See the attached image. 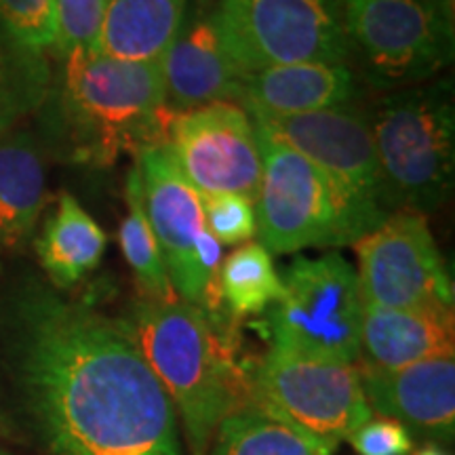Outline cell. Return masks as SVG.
I'll list each match as a JSON object with an SVG mask.
<instances>
[{
  "instance_id": "17",
  "label": "cell",
  "mask_w": 455,
  "mask_h": 455,
  "mask_svg": "<svg viewBox=\"0 0 455 455\" xmlns=\"http://www.w3.org/2000/svg\"><path fill=\"white\" fill-rule=\"evenodd\" d=\"M451 308H382L363 306L361 356L365 367L401 369L428 358L453 356Z\"/></svg>"
},
{
  "instance_id": "5",
  "label": "cell",
  "mask_w": 455,
  "mask_h": 455,
  "mask_svg": "<svg viewBox=\"0 0 455 455\" xmlns=\"http://www.w3.org/2000/svg\"><path fill=\"white\" fill-rule=\"evenodd\" d=\"M255 129L264 163L255 215L270 253L341 247L367 235V226L321 169L258 124Z\"/></svg>"
},
{
  "instance_id": "18",
  "label": "cell",
  "mask_w": 455,
  "mask_h": 455,
  "mask_svg": "<svg viewBox=\"0 0 455 455\" xmlns=\"http://www.w3.org/2000/svg\"><path fill=\"white\" fill-rule=\"evenodd\" d=\"M188 11V0H108L98 51L112 60L161 64Z\"/></svg>"
},
{
  "instance_id": "15",
  "label": "cell",
  "mask_w": 455,
  "mask_h": 455,
  "mask_svg": "<svg viewBox=\"0 0 455 455\" xmlns=\"http://www.w3.org/2000/svg\"><path fill=\"white\" fill-rule=\"evenodd\" d=\"M371 413L424 435L451 439L455 428V358L439 356L401 369L361 371Z\"/></svg>"
},
{
  "instance_id": "3",
  "label": "cell",
  "mask_w": 455,
  "mask_h": 455,
  "mask_svg": "<svg viewBox=\"0 0 455 455\" xmlns=\"http://www.w3.org/2000/svg\"><path fill=\"white\" fill-rule=\"evenodd\" d=\"M124 325L180 413L192 455H207L232 409L230 369L209 316L180 298H144Z\"/></svg>"
},
{
  "instance_id": "16",
  "label": "cell",
  "mask_w": 455,
  "mask_h": 455,
  "mask_svg": "<svg viewBox=\"0 0 455 455\" xmlns=\"http://www.w3.org/2000/svg\"><path fill=\"white\" fill-rule=\"evenodd\" d=\"M355 95L356 78L348 66L308 61L251 72L241 106L255 116L284 118L348 106Z\"/></svg>"
},
{
  "instance_id": "25",
  "label": "cell",
  "mask_w": 455,
  "mask_h": 455,
  "mask_svg": "<svg viewBox=\"0 0 455 455\" xmlns=\"http://www.w3.org/2000/svg\"><path fill=\"white\" fill-rule=\"evenodd\" d=\"M108 0H53V51H98Z\"/></svg>"
},
{
  "instance_id": "32",
  "label": "cell",
  "mask_w": 455,
  "mask_h": 455,
  "mask_svg": "<svg viewBox=\"0 0 455 455\" xmlns=\"http://www.w3.org/2000/svg\"><path fill=\"white\" fill-rule=\"evenodd\" d=\"M0 455H11V453H7V451H3V449H0Z\"/></svg>"
},
{
  "instance_id": "19",
  "label": "cell",
  "mask_w": 455,
  "mask_h": 455,
  "mask_svg": "<svg viewBox=\"0 0 455 455\" xmlns=\"http://www.w3.org/2000/svg\"><path fill=\"white\" fill-rule=\"evenodd\" d=\"M47 196L41 148L28 133L0 135V251L32 236Z\"/></svg>"
},
{
  "instance_id": "24",
  "label": "cell",
  "mask_w": 455,
  "mask_h": 455,
  "mask_svg": "<svg viewBox=\"0 0 455 455\" xmlns=\"http://www.w3.org/2000/svg\"><path fill=\"white\" fill-rule=\"evenodd\" d=\"M47 87L44 57L17 47L0 34V135L43 104Z\"/></svg>"
},
{
  "instance_id": "10",
  "label": "cell",
  "mask_w": 455,
  "mask_h": 455,
  "mask_svg": "<svg viewBox=\"0 0 455 455\" xmlns=\"http://www.w3.org/2000/svg\"><path fill=\"white\" fill-rule=\"evenodd\" d=\"M350 49L379 89H403L439 74L453 51V28L428 0H339Z\"/></svg>"
},
{
  "instance_id": "23",
  "label": "cell",
  "mask_w": 455,
  "mask_h": 455,
  "mask_svg": "<svg viewBox=\"0 0 455 455\" xmlns=\"http://www.w3.org/2000/svg\"><path fill=\"white\" fill-rule=\"evenodd\" d=\"M124 196H127V215H124L121 228H118V243H121L124 259H127L129 268L133 270L146 298L175 299L178 295L171 287L161 247H158L155 232H152L150 221H148L144 196H141L140 171L135 164L127 173Z\"/></svg>"
},
{
  "instance_id": "13",
  "label": "cell",
  "mask_w": 455,
  "mask_h": 455,
  "mask_svg": "<svg viewBox=\"0 0 455 455\" xmlns=\"http://www.w3.org/2000/svg\"><path fill=\"white\" fill-rule=\"evenodd\" d=\"M251 116L266 133L321 169L369 232L388 218L367 118L348 106L284 118Z\"/></svg>"
},
{
  "instance_id": "30",
  "label": "cell",
  "mask_w": 455,
  "mask_h": 455,
  "mask_svg": "<svg viewBox=\"0 0 455 455\" xmlns=\"http://www.w3.org/2000/svg\"><path fill=\"white\" fill-rule=\"evenodd\" d=\"M221 0H195L196 4V11H201V13H212L220 7Z\"/></svg>"
},
{
  "instance_id": "21",
  "label": "cell",
  "mask_w": 455,
  "mask_h": 455,
  "mask_svg": "<svg viewBox=\"0 0 455 455\" xmlns=\"http://www.w3.org/2000/svg\"><path fill=\"white\" fill-rule=\"evenodd\" d=\"M335 449L255 403L230 409L212 443V455H333Z\"/></svg>"
},
{
  "instance_id": "14",
  "label": "cell",
  "mask_w": 455,
  "mask_h": 455,
  "mask_svg": "<svg viewBox=\"0 0 455 455\" xmlns=\"http://www.w3.org/2000/svg\"><path fill=\"white\" fill-rule=\"evenodd\" d=\"M164 104L175 112L207 104H243L247 74L220 30L215 11H188L178 36L161 60Z\"/></svg>"
},
{
  "instance_id": "29",
  "label": "cell",
  "mask_w": 455,
  "mask_h": 455,
  "mask_svg": "<svg viewBox=\"0 0 455 455\" xmlns=\"http://www.w3.org/2000/svg\"><path fill=\"white\" fill-rule=\"evenodd\" d=\"M428 3L435 7L436 13L441 15V20L445 21L447 26L453 28V15H455V0H428Z\"/></svg>"
},
{
  "instance_id": "11",
  "label": "cell",
  "mask_w": 455,
  "mask_h": 455,
  "mask_svg": "<svg viewBox=\"0 0 455 455\" xmlns=\"http://www.w3.org/2000/svg\"><path fill=\"white\" fill-rule=\"evenodd\" d=\"M164 150L198 195H241L255 203L261 181V148L251 114L220 101L167 114Z\"/></svg>"
},
{
  "instance_id": "1",
  "label": "cell",
  "mask_w": 455,
  "mask_h": 455,
  "mask_svg": "<svg viewBox=\"0 0 455 455\" xmlns=\"http://www.w3.org/2000/svg\"><path fill=\"white\" fill-rule=\"evenodd\" d=\"M11 356L51 455H184L173 403L124 321L32 287L13 306Z\"/></svg>"
},
{
  "instance_id": "7",
  "label": "cell",
  "mask_w": 455,
  "mask_h": 455,
  "mask_svg": "<svg viewBox=\"0 0 455 455\" xmlns=\"http://www.w3.org/2000/svg\"><path fill=\"white\" fill-rule=\"evenodd\" d=\"M144 209L167 268L171 287L186 304L212 315L218 308L221 244L204 226L203 196L188 184L164 146L135 155Z\"/></svg>"
},
{
  "instance_id": "22",
  "label": "cell",
  "mask_w": 455,
  "mask_h": 455,
  "mask_svg": "<svg viewBox=\"0 0 455 455\" xmlns=\"http://www.w3.org/2000/svg\"><path fill=\"white\" fill-rule=\"evenodd\" d=\"M283 291L272 253L261 243H243L221 259L218 293L235 316L261 315L283 298Z\"/></svg>"
},
{
  "instance_id": "8",
  "label": "cell",
  "mask_w": 455,
  "mask_h": 455,
  "mask_svg": "<svg viewBox=\"0 0 455 455\" xmlns=\"http://www.w3.org/2000/svg\"><path fill=\"white\" fill-rule=\"evenodd\" d=\"M215 15L247 76L270 66L344 64L352 53L339 0H221Z\"/></svg>"
},
{
  "instance_id": "20",
  "label": "cell",
  "mask_w": 455,
  "mask_h": 455,
  "mask_svg": "<svg viewBox=\"0 0 455 455\" xmlns=\"http://www.w3.org/2000/svg\"><path fill=\"white\" fill-rule=\"evenodd\" d=\"M106 247V232L68 192L60 196L57 209L36 241L43 270L60 289L74 287L98 268Z\"/></svg>"
},
{
  "instance_id": "28",
  "label": "cell",
  "mask_w": 455,
  "mask_h": 455,
  "mask_svg": "<svg viewBox=\"0 0 455 455\" xmlns=\"http://www.w3.org/2000/svg\"><path fill=\"white\" fill-rule=\"evenodd\" d=\"M348 441L361 455H409L413 447L405 426L388 418H369Z\"/></svg>"
},
{
  "instance_id": "31",
  "label": "cell",
  "mask_w": 455,
  "mask_h": 455,
  "mask_svg": "<svg viewBox=\"0 0 455 455\" xmlns=\"http://www.w3.org/2000/svg\"><path fill=\"white\" fill-rule=\"evenodd\" d=\"M418 455H447V453H443L441 449H436V447H426Z\"/></svg>"
},
{
  "instance_id": "9",
  "label": "cell",
  "mask_w": 455,
  "mask_h": 455,
  "mask_svg": "<svg viewBox=\"0 0 455 455\" xmlns=\"http://www.w3.org/2000/svg\"><path fill=\"white\" fill-rule=\"evenodd\" d=\"M251 390L255 405L331 445L373 418L355 363L270 348L255 369Z\"/></svg>"
},
{
  "instance_id": "27",
  "label": "cell",
  "mask_w": 455,
  "mask_h": 455,
  "mask_svg": "<svg viewBox=\"0 0 455 455\" xmlns=\"http://www.w3.org/2000/svg\"><path fill=\"white\" fill-rule=\"evenodd\" d=\"M203 213L209 235L220 244L249 243L258 232L255 203L241 195L203 196Z\"/></svg>"
},
{
  "instance_id": "4",
  "label": "cell",
  "mask_w": 455,
  "mask_h": 455,
  "mask_svg": "<svg viewBox=\"0 0 455 455\" xmlns=\"http://www.w3.org/2000/svg\"><path fill=\"white\" fill-rule=\"evenodd\" d=\"M388 212L430 213L451 195L455 110L449 81L392 91L367 121Z\"/></svg>"
},
{
  "instance_id": "2",
  "label": "cell",
  "mask_w": 455,
  "mask_h": 455,
  "mask_svg": "<svg viewBox=\"0 0 455 455\" xmlns=\"http://www.w3.org/2000/svg\"><path fill=\"white\" fill-rule=\"evenodd\" d=\"M55 116L76 163L104 167L124 152L163 144L167 123L161 64L112 60L100 51L64 57Z\"/></svg>"
},
{
  "instance_id": "26",
  "label": "cell",
  "mask_w": 455,
  "mask_h": 455,
  "mask_svg": "<svg viewBox=\"0 0 455 455\" xmlns=\"http://www.w3.org/2000/svg\"><path fill=\"white\" fill-rule=\"evenodd\" d=\"M0 34L44 57L53 51V0H0Z\"/></svg>"
},
{
  "instance_id": "6",
  "label": "cell",
  "mask_w": 455,
  "mask_h": 455,
  "mask_svg": "<svg viewBox=\"0 0 455 455\" xmlns=\"http://www.w3.org/2000/svg\"><path fill=\"white\" fill-rule=\"evenodd\" d=\"M272 310V348L355 363L361 356L363 295L356 270L339 253L295 258Z\"/></svg>"
},
{
  "instance_id": "12",
  "label": "cell",
  "mask_w": 455,
  "mask_h": 455,
  "mask_svg": "<svg viewBox=\"0 0 455 455\" xmlns=\"http://www.w3.org/2000/svg\"><path fill=\"white\" fill-rule=\"evenodd\" d=\"M363 304L451 308L453 281L422 213L396 212L355 243Z\"/></svg>"
}]
</instances>
